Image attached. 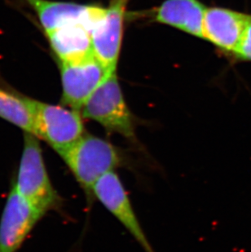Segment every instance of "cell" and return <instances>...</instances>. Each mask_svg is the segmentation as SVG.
I'll return each instance as SVG.
<instances>
[{
  "label": "cell",
  "instance_id": "1",
  "mask_svg": "<svg viewBox=\"0 0 251 252\" xmlns=\"http://www.w3.org/2000/svg\"><path fill=\"white\" fill-rule=\"evenodd\" d=\"M83 189L88 202L94 198L93 188L105 174L128 164L124 151L106 139L85 133L60 154Z\"/></svg>",
  "mask_w": 251,
  "mask_h": 252
},
{
  "label": "cell",
  "instance_id": "12",
  "mask_svg": "<svg viewBox=\"0 0 251 252\" xmlns=\"http://www.w3.org/2000/svg\"><path fill=\"white\" fill-rule=\"evenodd\" d=\"M60 62L79 61L94 54L92 31L81 24L69 25L47 33Z\"/></svg>",
  "mask_w": 251,
  "mask_h": 252
},
{
  "label": "cell",
  "instance_id": "3",
  "mask_svg": "<svg viewBox=\"0 0 251 252\" xmlns=\"http://www.w3.org/2000/svg\"><path fill=\"white\" fill-rule=\"evenodd\" d=\"M14 188L36 209L46 214L61 207L62 198L52 186L43 159L40 140L24 132V145Z\"/></svg>",
  "mask_w": 251,
  "mask_h": 252
},
{
  "label": "cell",
  "instance_id": "8",
  "mask_svg": "<svg viewBox=\"0 0 251 252\" xmlns=\"http://www.w3.org/2000/svg\"><path fill=\"white\" fill-rule=\"evenodd\" d=\"M251 23L250 13L226 7H208L204 17L203 38L234 58Z\"/></svg>",
  "mask_w": 251,
  "mask_h": 252
},
{
  "label": "cell",
  "instance_id": "14",
  "mask_svg": "<svg viewBox=\"0 0 251 252\" xmlns=\"http://www.w3.org/2000/svg\"><path fill=\"white\" fill-rule=\"evenodd\" d=\"M235 59L242 62H251V23L247 27Z\"/></svg>",
  "mask_w": 251,
  "mask_h": 252
},
{
  "label": "cell",
  "instance_id": "9",
  "mask_svg": "<svg viewBox=\"0 0 251 252\" xmlns=\"http://www.w3.org/2000/svg\"><path fill=\"white\" fill-rule=\"evenodd\" d=\"M128 0H113L92 31L93 53L109 72L116 71Z\"/></svg>",
  "mask_w": 251,
  "mask_h": 252
},
{
  "label": "cell",
  "instance_id": "7",
  "mask_svg": "<svg viewBox=\"0 0 251 252\" xmlns=\"http://www.w3.org/2000/svg\"><path fill=\"white\" fill-rule=\"evenodd\" d=\"M44 215L12 186L0 220V252H17Z\"/></svg>",
  "mask_w": 251,
  "mask_h": 252
},
{
  "label": "cell",
  "instance_id": "4",
  "mask_svg": "<svg viewBox=\"0 0 251 252\" xmlns=\"http://www.w3.org/2000/svg\"><path fill=\"white\" fill-rule=\"evenodd\" d=\"M33 116V135L60 155L86 133L81 111L29 97Z\"/></svg>",
  "mask_w": 251,
  "mask_h": 252
},
{
  "label": "cell",
  "instance_id": "2",
  "mask_svg": "<svg viewBox=\"0 0 251 252\" xmlns=\"http://www.w3.org/2000/svg\"><path fill=\"white\" fill-rule=\"evenodd\" d=\"M83 118L101 125L109 133L118 134L140 146L135 118L126 102L116 71L109 74L81 110Z\"/></svg>",
  "mask_w": 251,
  "mask_h": 252
},
{
  "label": "cell",
  "instance_id": "11",
  "mask_svg": "<svg viewBox=\"0 0 251 252\" xmlns=\"http://www.w3.org/2000/svg\"><path fill=\"white\" fill-rule=\"evenodd\" d=\"M206 8L199 0H165L157 9L154 20L202 38Z\"/></svg>",
  "mask_w": 251,
  "mask_h": 252
},
{
  "label": "cell",
  "instance_id": "13",
  "mask_svg": "<svg viewBox=\"0 0 251 252\" xmlns=\"http://www.w3.org/2000/svg\"><path fill=\"white\" fill-rule=\"evenodd\" d=\"M0 118L33 135V116L28 96L0 86Z\"/></svg>",
  "mask_w": 251,
  "mask_h": 252
},
{
  "label": "cell",
  "instance_id": "6",
  "mask_svg": "<svg viewBox=\"0 0 251 252\" xmlns=\"http://www.w3.org/2000/svg\"><path fill=\"white\" fill-rule=\"evenodd\" d=\"M93 196L124 225L145 252H154L116 171L105 174L98 180L93 188Z\"/></svg>",
  "mask_w": 251,
  "mask_h": 252
},
{
  "label": "cell",
  "instance_id": "10",
  "mask_svg": "<svg viewBox=\"0 0 251 252\" xmlns=\"http://www.w3.org/2000/svg\"><path fill=\"white\" fill-rule=\"evenodd\" d=\"M36 12L46 33L69 25L81 24L93 31L104 7L52 0H25Z\"/></svg>",
  "mask_w": 251,
  "mask_h": 252
},
{
  "label": "cell",
  "instance_id": "5",
  "mask_svg": "<svg viewBox=\"0 0 251 252\" xmlns=\"http://www.w3.org/2000/svg\"><path fill=\"white\" fill-rule=\"evenodd\" d=\"M110 74L95 54L75 62H61L62 105L81 111Z\"/></svg>",
  "mask_w": 251,
  "mask_h": 252
}]
</instances>
